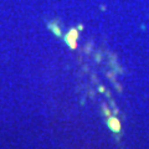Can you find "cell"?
Listing matches in <instances>:
<instances>
[{
  "label": "cell",
  "instance_id": "7a4b0ae2",
  "mask_svg": "<svg viewBox=\"0 0 149 149\" xmlns=\"http://www.w3.org/2000/svg\"><path fill=\"white\" fill-rule=\"evenodd\" d=\"M102 111H103V114L106 116V117H111V109L106 104L102 106Z\"/></svg>",
  "mask_w": 149,
  "mask_h": 149
},
{
  "label": "cell",
  "instance_id": "6da1fadb",
  "mask_svg": "<svg viewBox=\"0 0 149 149\" xmlns=\"http://www.w3.org/2000/svg\"><path fill=\"white\" fill-rule=\"evenodd\" d=\"M107 125H108V128H109L113 133L120 132V122H119L118 118H116V117H109L108 120H107Z\"/></svg>",
  "mask_w": 149,
  "mask_h": 149
}]
</instances>
